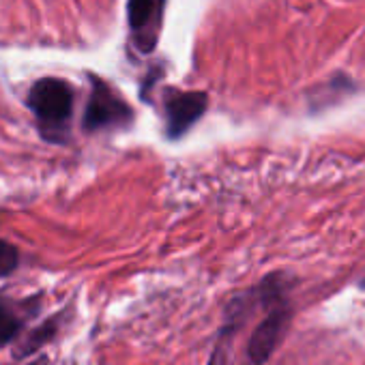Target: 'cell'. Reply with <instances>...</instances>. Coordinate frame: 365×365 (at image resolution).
<instances>
[{
	"label": "cell",
	"instance_id": "cell-1",
	"mask_svg": "<svg viewBox=\"0 0 365 365\" xmlns=\"http://www.w3.org/2000/svg\"><path fill=\"white\" fill-rule=\"evenodd\" d=\"M29 106L43 125L61 127L71 116L73 93L67 82L56 78H43L33 84L29 93Z\"/></svg>",
	"mask_w": 365,
	"mask_h": 365
},
{
	"label": "cell",
	"instance_id": "cell-2",
	"mask_svg": "<svg viewBox=\"0 0 365 365\" xmlns=\"http://www.w3.org/2000/svg\"><path fill=\"white\" fill-rule=\"evenodd\" d=\"M290 320H292L290 303H282L267 309L264 320H260V324L254 329L247 341V359L252 361V365H264L273 356V352L279 348V344L284 341L290 329Z\"/></svg>",
	"mask_w": 365,
	"mask_h": 365
},
{
	"label": "cell",
	"instance_id": "cell-3",
	"mask_svg": "<svg viewBox=\"0 0 365 365\" xmlns=\"http://www.w3.org/2000/svg\"><path fill=\"white\" fill-rule=\"evenodd\" d=\"M93 93L84 112V127L88 131L101 129V127H110L116 123H125L131 118V110L125 101H120L110 86L101 84L99 80H93Z\"/></svg>",
	"mask_w": 365,
	"mask_h": 365
},
{
	"label": "cell",
	"instance_id": "cell-4",
	"mask_svg": "<svg viewBox=\"0 0 365 365\" xmlns=\"http://www.w3.org/2000/svg\"><path fill=\"white\" fill-rule=\"evenodd\" d=\"M207 95L205 93H180L174 95L168 106V138L176 140L185 133L207 110Z\"/></svg>",
	"mask_w": 365,
	"mask_h": 365
},
{
	"label": "cell",
	"instance_id": "cell-5",
	"mask_svg": "<svg viewBox=\"0 0 365 365\" xmlns=\"http://www.w3.org/2000/svg\"><path fill=\"white\" fill-rule=\"evenodd\" d=\"M163 7V0H129L127 20L131 29H144Z\"/></svg>",
	"mask_w": 365,
	"mask_h": 365
},
{
	"label": "cell",
	"instance_id": "cell-6",
	"mask_svg": "<svg viewBox=\"0 0 365 365\" xmlns=\"http://www.w3.org/2000/svg\"><path fill=\"white\" fill-rule=\"evenodd\" d=\"M20 329H22V318L7 301H0V346L11 344L20 335Z\"/></svg>",
	"mask_w": 365,
	"mask_h": 365
},
{
	"label": "cell",
	"instance_id": "cell-7",
	"mask_svg": "<svg viewBox=\"0 0 365 365\" xmlns=\"http://www.w3.org/2000/svg\"><path fill=\"white\" fill-rule=\"evenodd\" d=\"M56 327H58V318H50L46 324H41L39 329H35V331L26 337L24 346H22V348H18V356H26V354L35 352L37 348H41L43 344H48V341L54 337Z\"/></svg>",
	"mask_w": 365,
	"mask_h": 365
},
{
	"label": "cell",
	"instance_id": "cell-8",
	"mask_svg": "<svg viewBox=\"0 0 365 365\" xmlns=\"http://www.w3.org/2000/svg\"><path fill=\"white\" fill-rule=\"evenodd\" d=\"M20 264V254L18 250L0 239V277H5V275H11Z\"/></svg>",
	"mask_w": 365,
	"mask_h": 365
},
{
	"label": "cell",
	"instance_id": "cell-9",
	"mask_svg": "<svg viewBox=\"0 0 365 365\" xmlns=\"http://www.w3.org/2000/svg\"><path fill=\"white\" fill-rule=\"evenodd\" d=\"M232 335H226V333H220V341L209 359L207 365H228V344H230Z\"/></svg>",
	"mask_w": 365,
	"mask_h": 365
},
{
	"label": "cell",
	"instance_id": "cell-10",
	"mask_svg": "<svg viewBox=\"0 0 365 365\" xmlns=\"http://www.w3.org/2000/svg\"><path fill=\"white\" fill-rule=\"evenodd\" d=\"M361 288H365V279H363V282H361Z\"/></svg>",
	"mask_w": 365,
	"mask_h": 365
}]
</instances>
